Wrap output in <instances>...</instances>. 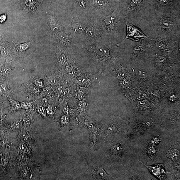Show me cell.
I'll return each instance as SVG.
<instances>
[{"label": "cell", "mask_w": 180, "mask_h": 180, "mask_svg": "<svg viewBox=\"0 0 180 180\" xmlns=\"http://www.w3.org/2000/svg\"><path fill=\"white\" fill-rule=\"evenodd\" d=\"M86 35L97 42L106 43L103 40V31L99 19L96 18L89 19Z\"/></svg>", "instance_id": "obj_9"}, {"label": "cell", "mask_w": 180, "mask_h": 180, "mask_svg": "<svg viewBox=\"0 0 180 180\" xmlns=\"http://www.w3.org/2000/svg\"><path fill=\"white\" fill-rule=\"evenodd\" d=\"M143 164L145 165V166L148 168L153 174L160 179H161L162 175L165 173L163 165H156L154 166H147L145 164Z\"/></svg>", "instance_id": "obj_18"}, {"label": "cell", "mask_w": 180, "mask_h": 180, "mask_svg": "<svg viewBox=\"0 0 180 180\" xmlns=\"http://www.w3.org/2000/svg\"><path fill=\"white\" fill-rule=\"evenodd\" d=\"M99 73L96 74H91L83 70L74 79L79 86L86 88H92L99 85Z\"/></svg>", "instance_id": "obj_10"}, {"label": "cell", "mask_w": 180, "mask_h": 180, "mask_svg": "<svg viewBox=\"0 0 180 180\" xmlns=\"http://www.w3.org/2000/svg\"><path fill=\"white\" fill-rule=\"evenodd\" d=\"M14 43V45H16L17 49L19 52H22L28 49L30 45V41H28V42L26 43L19 44L16 43Z\"/></svg>", "instance_id": "obj_21"}, {"label": "cell", "mask_w": 180, "mask_h": 180, "mask_svg": "<svg viewBox=\"0 0 180 180\" xmlns=\"http://www.w3.org/2000/svg\"><path fill=\"white\" fill-rule=\"evenodd\" d=\"M32 103L33 102H30V103L23 102L21 104V106L24 109H28L30 108Z\"/></svg>", "instance_id": "obj_29"}, {"label": "cell", "mask_w": 180, "mask_h": 180, "mask_svg": "<svg viewBox=\"0 0 180 180\" xmlns=\"http://www.w3.org/2000/svg\"><path fill=\"white\" fill-rule=\"evenodd\" d=\"M8 89L7 87L4 84H0V95H3L8 92Z\"/></svg>", "instance_id": "obj_25"}, {"label": "cell", "mask_w": 180, "mask_h": 180, "mask_svg": "<svg viewBox=\"0 0 180 180\" xmlns=\"http://www.w3.org/2000/svg\"><path fill=\"white\" fill-rule=\"evenodd\" d=\"M112 123H110L107 127L106 130V133L107 135H108L111 134L114 132H116L117 130H120V126L117 123L113 122Z\"/></svg>", "instance_id": "obj_19"}, {"label": "cell", "mask_w": 180, "mask_h": 180, "mask_svg": "<svg viewBox=\"0 0 180 180\" xmlns=\"http://www.w3.org/2000/svg\"><path fill=\"white\" fill-rule=\"evenodd\" d=\"M85 125L87 126V128L89 131L92 130L98 126V124L94 121L91 120V118H87L85 122Z\"/></svg>", "instance_id": "obj_20"}, {"label": "cell", "mask_w": 180, "mask_h": 180, "mask_svg": "<svg viewBox=\"0 0 180 180\" xmlns=\"http://www.w3.org/2000/svg\"><path fill=\"white\" fill-rule=\"evenodd\" d=\"M74 45L81 47L94 60L100 74L125 62V52L120 45L98 42L86 35L74 37Z\"/></svg>", "instance_id": "obj_1"}, {"label": "cell", "mask_w": 180, "mask_h": 180, "mask_svg": "<svg viewBox=\"0 0 180 180\" xmlns=\"http://www.w3.org/2000/svg\"><path fill=\"white\" fill-rule=\"evenodd\" d=\"M61 122L62 125H69V117L67 116H63L62 118Z\"/></svg>", "instance_id": "obj_27"}, {"label": "cell", "mask_w": 180, "mask_h": 180, "mask_svg": "<svg viewBox=\"0 0 180 180\" xmlns=\"http://www.w3.org/2000/svg\"><path fill=\"white\" fill-rule=\"evenodd\" d=\"M90 145L92 147H94L95 145L98 140L100 136L101 135V130L100 127L99 126L94 129V130L90 131Z\"/></svg>", "instance_id": "obj_16"}, {"label": "cell", "mask_w": 180, "mask_h": 180, "mask_svg": "<svg viewBox=\"0 0 180 180\" xmlns=\"http://www.w3.org/2000/svg\"><path fill=\"white\" fill-rule=\"evenodd\" d=\"M152 40L154 39L146 38L135 41L125 39L118 43L123 49L125 61L131 60L132 61L142 62L152 57L154 54L152 52Z\"/></svg>", "instance_id": "obj_5"}, {"label": "cell", "mask_w": 180, "mask_h": 180, "mask_svg": "<svg viewBox=\"0 0 180 180\" xmlns=\"http://www.w3.org/2000/svg\"><path fill=\"white\" fill-rule=\"evenodd\" d=\"M126 1H127V0H116L117 4L121 3V2H123Z\"/></svg>", "instance_id": "obj_33"}, {"label": "cell", "mask_w": 180, "mask_h": 180, "mask_svg": "<svg viewBox=\"0 0 180 180\" xmlns=\"http://www.w3.org/2000/svg\"><path fill=\"white\" fill-rule=\"evenodd\" d=\"M125 23L126 26V35L124 40L129 39L135 41H138L146 38L152 39L147 37L137 27L126 22Z\"/></svg>", "instance_id": "obj_12"}, {"label": "cell", "mask_w": 180, "mask_h": 180, "mask_svg": "<svg viewBox=\"0 0 180 180\" xmlns=\"http://www.w3.org/2000/svg\"><path fill=\"white\" fill-rule=\"evenodd\" d=\"M53 37L61 46L62 49H69L74 45L73 36L68 32L66 28L64 31H61L54 33Z\"/></svg>", "instance_id": "obj_11"}, {"label": "cell", "mask_w": 180, "mask_h": 180, "mask_svg": "<svg viewBox=\"0 0 180 180\" xmlns=\"http://www.w3.org/2000/svg\"><path fill=\"white\" fill-rule=\"evenodd\" d=\"M99 20L104 43L116 45L122 42L126 35V26L117 4L112 13Z\"/></svg>", "instance_id": "obj_3"}, {"label": "cell", "mask_w": 180, "mask_h": 180, "mask_svg": "<svg viewBox=\"0 0 180 180\" xmlns=\"http://www.w3.org/2000/svg\"><path fill=\"white\" fill-rule=\"evenodd\" d=\"M69 56L64 50L60 51L57 53L56 61L57 64L60 66L64 67L70 59Z\"/></svg>", "instance_id": "obj_17"}, {"label": "cell", "mask_w": 180, "mask_h": 180, "mask_svg": "<svg viewBox=\"0 0 180 180\" xmlns=\"http://www.w3.org/2000/svg\"><path fill=\"white\" fill-rule=\"evenodd\" d=\"M153 13L180 11V0H151Z\"/></svg>", "instance_id": "obj_8"}, {"label": "cell", "mask_w": 180, "mask_h": 180, "mask_svg": "<svg viewBox=\"0 0 180 180\" xmlns=\"http://www.w3.org/2000/svg\"><path fill=\"white\" fill-rule=\"evenodd\" d=\"M49 83L52 86H55L58 84V81L57 79L55 77H51L48 80Z\"/></svg>", "instance_id": "obj_28"}, {"label": "cell", "mask_w": 180, "mask_h": 180, "mask_svg": "<svg viewBox=\"0 0 180 180\" xmlns=\"http://www.w3.org/2000/svg\"><path fill=\"white\" fill-rule=\"evenodd\" d=\"M6 14H2L0 16V24L6 21Z\"/></svg>", "instance_id": "obj_30"}, {"label": "cell", "mask_w": 180, "mask_h": 180, "mask_svg": "<svg viewBox=\"0 0 180 180\" xmlns=\"http://www.w3.org/2000/svg\"><path fill=\"white\" fill-rule=\"evenodd\" d=\"M9 101L10 102L11 108L13 110H18L21 108V105L18 101L11 99H10Z\"/></svg>", "instance_id": "obj_22"}, {"label": "cell", "mask_w": 180, "mask_h": 180, "mask_svg": "<svg viewBox=\"0 0 180 180\" xmlns=\"http://www.w3.org/2000/svg\"><path fill=\"white\" fill-rule=\"evenodd\" d=\"M1 55L3 57H7L9 56V53L6 46L4 44L2 45L0 47Z\"/></svg>", "instance_id": "obj_23"}, {"label": "cell", "mask_w": 180, "mask_h": 180, "mask_svg": "<svg viewBox=\"0 0 180 180\" xmlns=\"http://www.w3.org/2000/svg\"><path fill=\"white\" fill-rule=\"evenodd\" d=\"M117 4L125 22L138 28L153 13L151 0H127Z\"/></svg>", "instance_id": "obj_4"}, {"label": "cell", "mask_w": 180, "mask_h": 180, "mask_svg": "<svg viewBox=\"0 0 180 180\" xmlns=\"http://www.w3.org/2000/svg\"><path fill=\"white\" fill-rule=\"evenodd\" d=\"M35 82L36 84L39 86H42V82L40 80L36 79L35 80Z\"/></svg>", "instance_id": "obj_31"}, {"label": "cell", "mask_w": 180, "mask_h": 180, "mask_svg": "<svg viewBox=\"0 0 180 180\" xmlns=\"http://www.w3.org/2000/svg\"><path fill=\"white\" fill-rule=\"evenodd\" d=\"M95 178L98 179H112V177L107 174L103 168L101 167H91Z\"/></svg>", "instance_id": "obj_14"}, {"label": "cell", "mask_w": 180, "mask_h": 180, "mask_svg": "<svg viewBox=\"0 0 180 180\" xmlns=\"http://www.w3.org/2000/svg\"><path fill=\"white\" fill-rule=\"evenodd\" d=\"M48 16L50 30L54 33L62 31V27L56 21L54 13L50 12L48 14Z\"/></svg>", "instance_id": "obj_15"}, {"label": "cell", "mask_w": 180, "mask_h": 180, "mask_svg": "<svg viewBox=\"0 0 180 180\" xmlns=\"http://www.w3.org/2000/svg\"><path fill=\"white\" fill-rule=\"evenodd\" d=\"M88 1L89 0H67L71 11L78 14H85V16L87 18Z\"/></svg>", "instance_id": "obj_13"}, {"label": "cell", "mask_w": 180, "mask_h": 180, "mask_svg": "<svg viewBox=\"0 0 180 180\" xmlns=\"http://www.w3.org/2000/svg\"><path fill=\"white\" fill-rule=\"evenodd\" d=\"M139 28L147 37L154 39L180 35V11L153 13Z\"/></svg>", "instance_id": "obj_2"}, {"label": "cell", "mask_w": 180, "mask_h": 180, "mask_svg": "<svg viewBox=\"0 0 180 180\" xmlns=\"http://www.w3.org/2000/svg\"><path fill=\"white\" fill-rule=\"evenodd\" d=\"M89 19L84 17H72L69 25L67 26V30L73 37L86 35Z\"/></svg>", "instance_id": "obj_7"}, {"label": "cell", "mask_w": 180, "mask_h": 180, "mask_svg": "<svg viewBox=\"0 0 180 180\" xmlns=\"http://www.w3.org/2000/svg\"><path fill=\"white\" fill-rule=\"evenodd\" d=\"M116 4V0H89L87 17L99 19L104 18L112 13Z\"/></svg>", "instance_id": "obj_6"}, {"label": "cell", "mask_w": 180, "mask_h": 180, "mask_svg": "<svg viewBox=\"0 0 180 180\" xmlns=\"http://www.w3.org/2000/svg\"><path fill=\"white\" fill-rule=\"evenodd\" d=\"M9 69L8 67H3L0 69V74L2 76H5L9 72Z\"/></svg>", "instance_id": "obj_26"}, {"label": "cell", "mask_w": 180, "mask_h": 180, "mask_svg": "<svg viewBox=\"0 0 180 180\" xmlns=\"http://www.w3.org/2000/svg\"><path fill=\"white\" fill-rule=\"evenodd\" d=\"M57 91L59 92H62L63 90V87L62 86H58L57 89Z\"/></svg>", "instance_id": "obj_32"}, {"label": "cell", "mask_w": 180, "mask_h": 180, "mask_svg": "<svg viewBox=\"0 0 180 180\" xmlns=\"http://www.w3.org/2000/svg\"><path fill=\"white\" fill-rule=\"evenodd\" d=\"M87 106V104L86 101H80L79 103V110L82 111H85Z\"/></svg>", "instance_id": "obj_24"}]
</instances>
